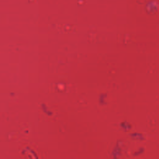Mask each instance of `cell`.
I'll use <instances>...</instances> for the list:
<instances>
[]
</instances>
